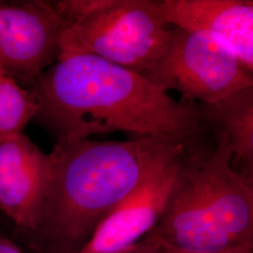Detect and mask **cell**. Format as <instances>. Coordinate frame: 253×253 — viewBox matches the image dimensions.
<instances>
[{
	"instance_id": "cell-9",
	"label": "cell",
	"mask_w": 253,
	"mask_h": 253,
	"mask_svg": "<svg viewBox=\"0 0 253 253\" xmlns=\"http://www.w3.org/2000/svg\"><path fill=\"white\" fill-rule=\"evenodd\" d=\"M165 24L221 41L253 73V0H159Z\"/></svg>"
},
{
	"instance_id": "cell-2",
	"label": "cell",
	"mask_w": 253,
	"mask_h": 253,
	"mask_svg": "<svg viewBox=\"0 0 253 253\" xmlns=\"http://www.w3.org/2000/svg\"><path fill=\"white\" fill-rule=\"evenodd\" d=\"M188 139L56 141L51 175L34 233L46 253H76L97 226Z\"/></svg>"
},
{
	"instance_id": "cell-14",
	"label": "cell",
	"mask_w": 253,
	"mask_h": 253,
	"mask_svg": "<svg viewBox=\"0 0 253 253\" xmlns=\"http://www.w3.org/2000/svg\"><path fill=\"white\" fill-rule=\"evenodd\" d=\"M0 253H23L16 245L8 238L0 236Z\"/></svg>"
},
{
	"instance_id": "cell-13",
	"label": "cell",
	"mask_w": 253,
	"mask_h": 253,
	"mask_svg": "<svg viewBox=\"0 0 253 253\" xmlns=\"http://www.w3.org/2000/svg\"><path fill=\"white\" fill-rule=\"evenodd\" d=\"M161 244H162L161 253H253V244L242 245V246L230 248V249L215 252V253H195V252L180 250L164 243H161Z\"/></svg>"
},
{
	"instance_id": "cell-10",
	"label": "cell",
	"mask_w": 253,
	"mask_h": 253,
	"mask_svg": "<svg viewBox=\"0 0 253 253\" xmlns=\"http://www.w3.org/2000/svg\"><path fill=\"white\" fill-rule=\"evenodd\" d=\"M201 122L228 137L235 170L253 182V85L213 103H194Z\"/></svg>"
},
{
	"instance_id": "cell-12",
	"label": "cell",
	"mask_w": 253,
	"mask_h": 253,
	"mask_svg": "<svg viewBox=\"0 0 253 253\" xmlns=\"http://www.w3.org/2000/svg\"><path fill=\"white\" fill-rule=\"evenodd\" d=\"M161 242L144 238L136 244L112 253H161Z\"/></svg>"
},
{
	"instance_id": "cell-11",
	"label": "cell",
	"mask_w": 253,
	"mask_h": 253,
	"mask_svg": "<svg viewBox=\"0 0 253 253\" xmlns=\"http://www.w3.org/2000/svg\"><path fill=\"white\" fill-rule=\"evenodd\" d=\"M36 98L0 66V141L20 132L36 115Z\"/></svg>"
},
{
	"instance_id": "cell-3",
	"label": "cell",
	"mask_w": 253,
	"mask_h": 253,
	"mask_svg": "<svg viewBox=\"0 0 253 253\" xmlns=\"http://www.w3.org/2000/svg\"><path fill=\"white\" fill-rule=\"evenodd\" d=\"M145 238L195 253L253 244V182L233 166L224 132L204 126L186 141L163 216Z\"/></svg>"
},
{
	"instance_id": "cell-6",
	"label": "cell",
	"mask_w": 253,
	"mask_h": 253,
	"mask_svg": "<svg viewBox=\"0 0 253 253\" xmlns=\"http://www.w3.org/2000/svg\"><path fill=\"white\" fill-rule=\"evenodd\" d=\"M63 28L50 1H0V66L31 89L57 61Z\"/></svg>"
},
{
	"instance_id": "cell-1",
	"label": "cell",
	"mask_w": 253,
	"mask_h": 253,
	"mask_svg": "<svg viewBox=\"0 0 253 253\" xmlns=\"http://www.w3.org/2000/svg\"><path fill=\"white\" fill-rule=\"evenodd\" d=\"M31 91L33 119L56 141L117 131L188 139L204 128L194 103L175 101L143 74L94 54L58 58Z\"/></svg>"
},
{
	"instance_id": "cell-5",
	"label": "cell",
	"mask_w": 253,
	"mask_h": 253,
	"mask_svg": "<svg viewBox=\"0 0 253 253\" xmlns=\"http://www.w3.org/2000/svg\"><path fill=\"white\" fill-rule=\"evenodd\" d=\"M253 74L217 38L173 27L163 55L143 73L162 90L177 91L190 103H213L253 86Z\"/></svg>"
},
{
	"instance_id": "cell-4",
	"label": "cell",
	"mask_w": 253,
	"mask_h": 253,
	"mask_svg": "<svg viewBox=\"0 0 253 253\" xmlns=\"http://www.w3.org/2000/svg\"><path fill=\"white\" fill-rule=\"evenodd\" d=\"M170 28L159 0H102L88 16L64 26L58 58L94 54L143 74L164 53Z\"/></svg>"
},
{
	"instance_id": "cell-8",
	"label": "cell",
	"mask_w": 253,
	"mask_h": 253,
	"mask_svg": "<svg viewBox=\"0 0 253 253\" xmlns=\"http://www.w3.org/2000/svg\"><path fill=\"white\" fill-rule=\"evenodd\" d=\"M178 155L163 163L114 208L76 253H115L143 240L163 216L176 172Z\"/></svg>"
},
{
	"instance_id": "cell-7",
	"label": "cell",
	"mask_w": 253,
	"mask_h": 253,
	"mask_svg": "<svg viewBox=\"0 0 253 253\" xmlns=\"http://www.w3.org/2000/svg\"><path fill=\"white\" fill-rule=\"evenodd\" d=\"M51 175L50 156L23 132L0 141V209L35 233Z\"/></svg>"
}]
</instances>
